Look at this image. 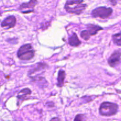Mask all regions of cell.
I'll list each match as a JSON object with an SVG mask.
<instances>
[{
    "instance_id": "6da1fadb",
    "label": "cell",
    "mask_w": 121,
    "mask_h": 121,
    "mask_svg": "<svg viewBox=\"0 0 121 121\" xmlns=\"http://www.w3.org/2000/svg\"><path fill=\"white\" fill-rule=\"evenodd\" d=\"M83 0H68L65 5V9L68 13L74 14H80L84 11L87 5L83 4Z\"/></svg>"
},
{
    "instance_id": "7a4b0ae2",
    "label": "cell",
    "mask_w": 121,
    "mask_h": 121,
    "mask_svg": "<svg viewBox=\"0 0 121 121\" xmlns=\"http://www.w3.org/2000/svg\"><path fill=\"white\" fill-rule=\"evenodd\" d=\"M118 109V105L111 102L102 103L99 108L100 114L105 117H110L116 114Z\"/></svg>"
},
{
    "instance_id": "3957f363",
    "label": "cell",
    "mask_w": 121,
    "mask_h": 121,
    "mask_svg": "<svg viewBox=\"0 0 121 121\" xmlns=\"http://www.w3.org/2000/svg\"><path fill=\"white\" fill-rule=\"evenodd\" d=\"M34 56V50L30 44L21 46L17 52V57L22 60H29Z\"/></svg>"
},
{
    "instance_id": "277c9868",
    "label": "cell",
    "mask_w": 121,
    "mask_h": 121,
    "mask_svg": "<svg viewBox=\"0 0 121 121\" xmlns=\"http://www.w3.org/2000/svg\"><path fill=\"white\" fill-rule=\"evenodd\" d=\"M112 12L113 10L111 8L100 7L92 11L91 15L95 18L98 17L102 19H106L112 15Z\"/></svg>"
},
{
    "instance_id": "5b68a950",
    "label": "cell",
    "mask_w": 121,
    "mask_h": 121,
    "mask_svg": "<svg viewBox=\"0 0 121 121\" xmlns=\"http://www.w3.org/2000/svg\"><path fill=\"white\" fill-rule=\"evenodd\" d=\"M87 26V29L86 30L82 31L80 34L82 39L85 40H89L90 37L96 35L97 32L99 31L100 30H103L102 27L94 24H88Z\"/></svg>"
},
{
    "instance_id": "8992f818",
    "label": "cell",
    "mask_w": 121,
    "mask_h": 121,
    "mask_svg": "<svg viewBox=\"0 0 121 121\" xmlns=\"http://www.w3.org/2000/svg\"><path fill=\"white\" fill-rule=\"evenodd\" d=\"M121 53L119 50H116L112 53L108 59V63L111 67H113L119 65L121 61Z\"/></svg>"
},
{
    "instance_id": "52a82bcc",
    "label": "cell",
    "mask_w": 121,
    "mask_h": 121,
    "mask_svg": "<svg viewBox=\"0 0 121 121\" xmlns=\"http://www.w3.org/2000/svg\"><path fill=\"white\" fill-rule=\"evenodd\" d=\"M15 24H16V18L14 15H11L4 20L1 23V27L11 28L14 27Z\"/></svg>"
},
{
    "instance_id": "ba28073f",
    "label": "cell",
    "mask_w": 121,
    "mask_h": 121,
    "mask_svg": "<svg viewBox=\"0 0 121 121\" xmlns=\"http://www.w3.org/2000/svg\"><path fill=\"white\" fill-rule=\"evenodd\" d=\"M31 93V91L28 88H25L24 89L21 90L19 93V95L17 96L19 102L21 103L23 101L26 100L27 99V96Z\"/></svg>"
},
{
    "instance_id": "9c48e42d",
    "label": "cell",
    "mask_w": 121,
    "mask_h": 121,
    "mask_svg": "<svg viewBox=\"0 0 121 121\" xmlns=\"http://www.w3.org/2000/svg\"><path fill=\"white\" fill-rule=\"evenodd\" d=\"M68 41L70 46H72V47H77L81 44V42L78 39L77 34L75 33H74L71 35V36L69 37Z\"/></svg>"
},
{
    "instance_id": "30bf717a",
    "label": "cell",
    "mask_w": 121,
    "mask_h": 121,
    "mask_svg": "<svg viewBox=\"0 0 121 121\" xmlns=\"http://www.w3.org/2000/svg\"><path fill=\"white\" fill-rule=\"evenodd\" d=\"M65 78V72L62 70H60L58 72V79H57V86L58 87H62L64 85V80Z\"/></svg>"
},
{
    "instance_id": "8fae6325",
    "label": "cell",
    "mask_w": 121,
    "mask_h": 121,
    "mask_svg": "<svg viewBox=\"0 0 121 121\" xmlns=\"http://www.w3.org/2000/svg\"><path fill=\"white\" fill-rule=\"evenodd\" d=\"M37 0H30L29 2L23 3L20 5V9H25V8H33L37 4Z\"/></svg>"
},
{
    "instance_id": "7c38bea8",
    "label": "cell",
    "mask_w": 121,
    "mask_h": 121,
    "mask_svg": "<svg viewBox=\"0 0 121 121\" xmlns=\"http://www.w3.org/2000/svg\"><path fill=\"white\" fill-rule=\"evenodd\" d=\"M112 39L115 44L121 46V33L114 34L112 36Z\"/></svg>"
},
{
    "instance_id": "4fadbf2b",
    "label": "cell",
    "mask_w": 121,
    "mask_h": 121,
    "mask_svg": "<svg viewBox=\"0 0 121 121\" xmlns=\"http://www.w3.org/2000/svg\"><path fill=\"white\" fill-rule=\"evenodd\" d=\"M85 119V116L84 115H78L76 116V117L75 118L74 121H84Z\"/></svg>"
},
{
    "instance_id": "5bb4252c",
    "label": "cell",
    "mask_w": 121,
    "mask_h": 121,
    "mask_svg": "<svg viewBox=\"0 0 121 121\" xmlns=\"http://www.w3.org/2000/svg\"><path fill=\"white\" fill-rule=\"evenodd\" d=\"M111 2H112V4L113 5H115L116 4V0H111Z\"/></svg>"
},
{
    "instance_id": "9a60e30c",
    "label": "cell",
    "mask_w": 121,
    "mask_h": 121,
    "mask_svg": "<svg viewBox=\"0 0 121 121\" xmlns=\"http://www.w3.org/2000/svg\"><path fill=\"white\" fill-rule=\"evenodd\" d=\"M52 120H59V119H57V118H53V119H52Z\"/></svg>"
}]
</instances>
